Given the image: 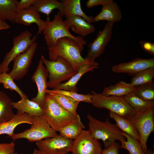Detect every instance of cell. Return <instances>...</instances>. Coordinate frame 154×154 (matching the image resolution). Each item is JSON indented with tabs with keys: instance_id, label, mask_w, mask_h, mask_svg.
I'll return each mask as SVG.
<instances>
[{
	"instance_id": "1",
	"label": "cell",
	"mask_w": 154,
	"mask_h": 154,
	"mask_svg": "<svg viewBox=\"0 0 154 154\" xmlns=\"http://www.w3.org/2000/svg\"><path fill=\"white\" fill-rule=\"evenodd\" d=\"M83 46L72 38L68 37L60 38L54 46L47 47L49 59L55 61L58 57H61L77 72L83 65L94 61H89L82 57L81 54Z\"/></svg>"
},
{
	"instance_id": "2",
	"label": "cell",
	"mask_w": 154,
	"mask_h": 154,
	"mask_svg": "<svg viewBox=\"0 0 154 154\" xmlns=\"http://www.w3.org/2000/svg\"><path fill=\"white\" fill-rule=\"evenodd\" d=\"M87 118L89 121V132L94 138L103 141L105 149L110 146L117 140L121 142V146L124 145L126 140L123 135V132L116 124L111 123L108 119L101 121L89 114Z\"/></svg>"
},
{
	"instance_id": "3",
	"label": "cell",
	"mask_w": 154,
	"mask_h": 154,
	"mask_svg": "<svg viewBox=\"0 0 154 154\" xmlns=\"http://www.w3.org/2000/svg\"><path fill=\"white\" fill-rule=\"evenodd\" d=\"M42 108L44 112V117L56 132L73 123L77 118V117L64 109L48 94L46 95Z\"/></svg>"
},
{
	"instance_id": "4",
	"label": "cell",
	"mask_w": 154,
	"mask_h": 154,
	"mask_svg": "<svg viewBox=\"0 0 154 154\" xmlns=\"http://www.w3.org/2000/svg\"><path fill=\"white\" fill-rule=\"evenodd\" d=\"M40 58L48 74V87L53 89L61 82L68 80L77 72L68 61L61 57H58L55 61L47 60L43 55Z\"/></svg>"
},
{
	"instance_id": "5",
	"label": "cell",
	"mask_w": 154,
	"mask_h": 154,
	"mask_svg": "<svg viewBox=\"0 0 154 154\" xmlns=\"http://www.w3.org/2000/svg\"><path fill=\"white\" fill-rule=\"evenodd\" d=\"M93 105L99 108H105L121 116L129 118L134 116L136 111L124 97L106 96L91 91Z\"/></svg>"
},
{
	"instance_id": "6",
	"label": "cell",
	"mask_w": 154,
	"mask_h": 154,
	"mask_svg": "<svg viewBox=\"0 0 154 154\" xmlns=\"http://www.w3.org/2000/svg\"><path fill=\"white\" fill-rule=\"evenodd\" d=\"M62 17L58 11L52 21L47 19L45 21L47 25L42 33L47 47L54 46L58 39L65 37L72 38L83 46L86 45V42L83 37H75L70 33L62 20Z\"/></svg>"
},
{
	"instance_id": "7",
	"label": "cell",
	"mask_w": 154,
	"mask_h": 154,
	"mask_svg": "<svg viewBox=\"0 0 154 154\" xmlns=\"http://www.w3.org/2000/svg\"><path fill=\"white\" fill-rule=\"evenodd\" d=\"M31 117L32 124L31 127L23 132L14 133L11 137L14 140L25 139L30 142H37L58 135L56 132L50 127L43 117Z\"/></svg>"
},
{
	"instance_id": "8",
	"label": "cell",
	"mask_w": 154,
	"mask_h": 154,
	"mask_svg": "<svg viewBox=\"0 0 154 154\" xmlns=\"http://www.w3.org/2000/svg\"><path fill=\"white\" fill-rule=\"evenodd\" d=\"M128 119L139 134V142L145 154L148 150L147 140L150 134L154 131V107L144 112H137Z\"/></svg>"
},
{
	"instance_id": "9",
	"label": "cell",
	"mask_w": 154,
	"mask_h": 154,
	"mask_svg": "<svg viewBox=\"0 0 154 154\" xmlns=\"http://www.w3.org/2000/svg\"><path fill=\"white\" fill-rule=\"evenodd\" d=\"M36 36L32 38V34L26 30L14 38L12 48L5 55L3 62L0 64L2 72H7L11 62L17 56L27 50L35 42Z\"/></svg>"
},
{
	"instance_id": "10",
	"label": "cell",
	"mask_w": 154,
	"mask_h": 154,
	"mask_svg": "<svg viewBox=\"0 0 154 154\" xmlns=\"http://www.w3.org/2000/svg\"><path fill=\"white\" fill-rule=\"evenodd\" d=\"M73 141L60 134L37 142L38 149L46 154H67L71 152Z\"/></svg>"
},
{
	"instance_id": "11",
	"label": "cell",
	"mask_w": 154,
	"mask_h": 154,
	"mask_svg": "<svg viewBox=\"0 0 154 154\" xmlns=\"http://www.w3.org/2000/svg\"><path fill=\"white\" fill-rule=\"evenodd\" d=\"M114 24V23L107 22L103 29L98 32L94 41L87 46L88 51L85 58L86 60L94 61L95 58L104 53L106 46L112 37Z\"/></svg>"
},
{
	"instance_id": "12",
	"label": "cell",
	"mask_w": 154,
	"mask_h": 154,
	"mask_svg": "<svg viewBox=\"0 0 154 154\" xmlns=\"http://www.w3.org/2000/svg\"><path fill=\"white\" fill-rule=\"evenodd\" d=\"M100 143L88 130H83L79 136L73 141L72 154H102Z\"/></svg>"
},
{
	"instance_id": "13",
	"label": "cell",
	"mask_w": 154,
	"mask_h": 154,
	"mask_svg": "<svg viewBox=\"0 0 154 154\" xmlns=\"http://www.w3.org/2000/svg\"><path fill=\"white\" fill-rule=\"evenodd\" d=\"M37 45V42H34L27 50L13 60V68L9 74L13 80L20 79L27 74L32 63Z\"/></svg>"
},
{
	"instance_id": "14",
	"label": "cell",
	"mask_w": 154,
	"mask_h": 154,
	"mask_svg": "<svg viewBox=\"0 0 154 154\" xmlns=\"http://www.w3.org/2000/svg\"><path fill=\"white\" fill-rule=\"evenodd\" d=\"M48 76V71L40 58L37 69L31 77L32 80L37 85V94L36 96L31 100L38 104L42 108L46 94V91L48 89L47 78Z\"/></svg>"
},
{
	"instance_id": "15",
	"label": "cell",
	"mask_w": 154,
	"mask_h": 154,
	"mask_svg": "<svg viewBox=\"0 0 154 154\" xmlns=\"http://www.w3.org/2000/svg\"><path fill=\"white\" fill-rule=\"evenodd\" d=\"M154 67V58L143 59L134 58L128 62L120 63L113 66V72L117 73H126L133 76L145 69Z\"/></svg>"
},
{
	"instance_id": "16",
	"label": "cell",
	"mask_w": 154,
	"mask_h": 154,
	"mask_svg": "<svg viewBox=\"0 0 154 154\" xmlns=\"http://www.w3.org/2000/svg\"><path fill=\"white\" fill-rule=\"evenodd\" d=\"M15 23L26 26H29L33 23L36 24L38 27L37 35L41 34L47 25L46 21L41 18L39 13L32 5L25 9L17 11Z\"/></svg>"
},
{
	"instance_id": "17",
	"label": "cell",
	"mask_w": 154,
	"mask_h": 154,
	"mask_svg": "<svg viewBox=\"0 0 154 154\" xmlns=\"http://www.w3.org/2000/svg\"><path fill=\"white\" fill-rule=\"evenodd\" d=\"M67 28L83 37L94 32V25L89 23L82 17L77 15L70 16L64 21Z\"/></svg>"
},
{
	"instance_id": "18",
	"label": "cell",
	"mask_w": 154,
	"mask_h": 154,
	"mask_svg": "<svg viewBox=\"0 0 154 154\" xmlns=\"http://www.w3.org/2000/svg\"><path fill=\"white\" fill-rule=\"evenodd\" d=\"M99 66L98 63L95 61L83 65L80 68L77 72L68 81L61 83L54 89L62 90L77 92L78 89L76 85L82 75L89 71H92L94 69L98 68Z\"/></svg>"
},
{
	"instance_id": "19",
	"label": "cell",
	"mask_w": 154,
	"mask_h": 154,
	"mask_svg": "<svg viewBox=\"0 0 154 154\" xmlns=\"http://www.w3.org/2000/svg\"><path fill=\"white\" fill-rule=\"evenodd\" d=\"M122 18V13L117 3L114 1L102 6L101 12L93 19V22L101 21L114 23L120 21Z\"/></svg>"
},
{
	"instance_id": "20",
	"label": "cell",
	"mask_w": 154,
	"mask_h": 154,
	"mask_svg": "<svg viewBox=\"0 0 154 154\" xmlns=\"http://www.w3.org/2000/svg\"><path fill=\"white\" fill-rule=\"evenodd\" d=\"M23 123L31 125V116L26 113L17 114L10 120L0 123V135L6 134L11 137L15 128Z\"/></svg>"
},
{
	"instance_id": "21",
	"label": "cell",
	"mask_w": 154,
	"mask_h": 154,
	"mask_svg": "<svg viewBox=\"0 0 154 154\" xmlns=\"http://www.w3.org/2000/svg\"><path fill=\"white\" fill-rule=\"evenodd\" d=\"M12 107L17 110V114L26 113L31 116H44L42 108L37 103L29 100L27 96L17 102H13Z\"/></svg>"
},
{
	"instance_id": "22",
	"label": "cell",
	"mask_w": 154,
	"mask_h": 154,
	"mask_svg": "<svg viewBox=\"0 0 154 154\" xmlns=\"http://www.w3.org/2000/svg\"><path fill=\"white\" fill-rule=\"evenodd\" d=\"M64 6L63 15L66 18L73 15L80 16L89 23H93L94 17L88 16L83 11L81 6L80 0H62Z\"/></svg>"
},
{
	"instance_id": "23",
	"label": "cell",
	"mask_w": 154,
	"mask_h": 154,
	"mask_svg": "<svg viewBox=\"0 0 154 154\" xmlns=\"http://www.w3.org/2000/svg\"><path fill=\"white\" fill-rule=\"evenodd\" d=\"M136 87L130 83L120 81L114 85H110L105 88L101 94L106 96H112L124 97L134 92Z\"/></svg>"
},
{
	"instance_id": "24",
	"label": "cell",
	"mask_w": 154,
	"mask_h": 154,
	"mask_svg": "<svg viewBox=\"0 0 154 154\" xmlns=\"http://www.w3.org/2000/svg\"><path fill=\"white\" fill-rule=\"evenodd\" d=\"M32 5L39 13L45 14L49 20V15L55 9H58L63 15L64 6L63 4L57 0H35Z\"/></svg>"
},
{
	"instance_id": "25",
	"label": "cell",
	"mask_w": 154,
	"mask_h": 154,
	"mask_svg": "<svg viewBox=\"0 0 154 154\" xmlns=\"http://www.w3.org/2000/svg\"><path fill=\"white\" fill-rule=\"evenodd\" d=\"M109 115L116 121V125L123 132L140 141L139 134L129 119L114 113L110 112Z\"/></svg>"
},
{
	"instance_id": "26",
	"label": "cell",
	"mask_w": 154,
	"mask_h": 154,
	"mask_svg": "<svg viewBox=\"0 0 154 154\" xmlns=\"http://www.w3.org/2000/svg\"><path fill=\"white\" fill-rule=\"evenodd\" d=\"M85 128L78 115L75 121L63 127L58 131L60 135L72 140H75L79 136Z\"/></svg>"
},
{
	"instance_id": "27",
	"label": "cell",
	"mask_w": 154,
	"mask_h": 154,
	"mask_svg": "<svg viewBox=\"0 0 154 154\" xmlns=\"http://www.w3.org/2000/svg\"><path fill=\"white\" fill-rule=\"evenodd\" d=\"M12 102L6 93L0 91V123L10 120L15 115L13 111Z\"/></svg>"
},
{
	"instance_id": "28",
	"label": "cell",
	"mask_w": 154,
	"mask_h": 154,
	"mask_svg": "<svg viewBox=\"0 0 154 154\" xmlns=\"http://www.w3.org/2000/svg\"><path fill=\"white\" fill-rule=\"evenodd\" d=\"M18 1L16 0H0V19L15 23Z\"/></svg>"
},
{
	"instance_id": "29",
	"label": "cell",
	"mask_w": 154,
	"mask_h": 154,
	"mask_svg": "<svg viewBox=\"0 0 154 154\" xmlns=\"http://www.w3.org/2000/svg\"><path fill=\"white\" fill-rule=\"evenodd\" d=\"M64 109L77 117L76 111L79 102L64 95L52 92H46Z\"/></svg>"
},
{
	"instance_id": "30",
	"label": "cell",
	"mask_w": 154,
	"mask_h": 154,
	"mask_svg": "<svg viewBox=\"0 0 154 154\" xmlns=\"http://www.w3.org/2000/svg\"><path fill=\"white\" fill-rule=\"evenodd\" d=\"M124 98L137 112H144L150 108L154 107V101L144 100L138 97L135 92Z\"/></svg>"
},
{
	"instance_id": "31",
	"label": "cell",
	"mask_w": 154,
	"mask_h": 154,
	"mask_svg": "<svg viewBox=\"0 0 154 154\" xmlns=\"http://www.w3.org/2000/svg\"><path fill=\"white\" fill-rule=\"evenodd\" d=\"M154 67L145 69L133 76L130 83L137 87L153 82Z\"/></svg>"
},
{
	"instance_id": "32",
	"label": "cell",
	"mask_w": 154,
	"mask_h": 154,
	"mask_svg": "<svg viewBox=\"0 0 154 154\" xmlns=\"http://www.w3.org/2000/svg\"><path fill=\"white\" fill-rule=\"evenodd\" d=\"M46 92H50L62 94L79 102H83L92 104V95L88 94H78L75 92L62 90H47Z\"/></svg>"
},
{
	"instance_id": "33",
	"label": "cell",
	"mask_w": 154,
	"mask_h": 154,
	"mask_svg": "<svg viewBox=\"0 0 154 154\" xmlns=\"http://www.w3.org/2000/svg\"><path fill=\"white\" fill-rule=\"evenodd\" d=\"M123 135L126 140L121 148L127 150L129 154H145L139 141L125 133L123 132Z\"/></svg>"
},
{
	"instance_id": "34",
	"label": "cell",
	"mask_w": 154,
	"mask_h": 154,
	"mask_svg": "<svg viewBox=\"0 0 154 154\" xmlns=\"http://www.w3.org/2000/svg\"><path fill=\"white\" fill-rule=\"evenodd\" d=\"M137 95L146 101H154V82L136 87Z\"/></svg>"
},
{
	"instance_id": "35",
	"label": "cell",
	"mask_w": 154,
	"mask_h": 154,
	"mask_svg": "<svg viewBox=\"0 0 154 154\" xmlns=\"http://www.w3.org/2000/svg\"><path fill=\"white\" fill-rule=\"evenodd\" d=\"M0 83L2 84L5 88L17 92L21 99L27 96L13 81V80L7 72H3L0 74Z\"/></svg>"
},
{
	"instance_id": "36",
	"label": "cell",
	"mask_w": 154,
	"mask_h": 154,
	"mask_svg": "<svg viewBox=\"0 0 154 154\" xmlns=\"http://www.w3.org/2000/svg\"><path fill=\"white\" fill-rule=\"evenodd\" d=\"M15 147L13 141L10 143H0V154H13L15 152Z\"/></svg>"
},
{
	"instance_id": "37",
	"label": "cell",
	"mask_w": 154,
	"mask_h": 154,
	"mask_svg": "<svg viewBox=\"0 0 154 154\" xmlns=\"http://www.w3.org/2000/svg\"><path fill=\"white\" fill-rule=\"evenodd\" d=\"M142 49L147 53L154 56V43L149 41L141 40L139 42Z\"/></svg>"
},
{
	"instance_id": "38",
	"label": "cell",
	"mask_w": 154,
	"mask_h": 154,
	"mask_svg": "<svg viewBox=\"0 0 154 154\" xmlns=\"http://www.w3.org/2000/svg\"><path fill=\"white\" fill-rule=\"evenodd\" d=\"M121 146L117 142H115L110 146L103 150L102 154H119Z\"/></svg>"
},
{
	"instance_id": "39",
	"label": "cell",
	"mask_w": 154,
	"mask_h": 154,
	"mask_svg": "<svg viewBox=\"0 0 154 154\" xmlns=\"http://www.w3.org/2000/svg\"><path fill=\"white\" fill-rule=\"evenodd\" d=\"M114 1L113 0H89L86 3V6L88 8L99 5L102 6Z\"/></svg>"
},
{
	"instance_id": "40",
	"label": "cell",
	"mask_w": 154,
	"mask_h": 154,
	"mask_svg": "<svg viewBox=\"0 0 154 154\" xmlns=\"http://www.w3.org/2000/svg\"><path fill=\"white\" fill-rule=\"evenodd\" d=\"M35 0H21L18 1L16 7L17 11L23 10L32 5Z\"/></svg>"
},
{
	"instance_id": "41",
	"label": "cell",
	"mask_w": 154,
	"mask_h": 154,
	"mask_svg": "<svg viewBox=\"0 0 154 154\" xmlns=\"http://www.w3.org/2000/svg\"><path fill=\"white\" fill-rule=\"evenodd\" d=\"M10 26L5 21L0 19V31L9 29Z\"/></svg>"
},
{
	"instance_id": "42",
	"label": "cell",
	"mask_w": 154,
	"mask_h": 154,
	"mask_svg": "<svg viewBox=\"0 0 154 154\" xmlns=\"http://www.w3.org/2000/svg\"><path fill=\"white\" fill-rule=\"evenodd\" d=\"M32 154H46L42 152L38 149H35L33 151Z\"/></svg>"
},
{
	"instance_id": "43",
	"label": "cell",
	"mask_w": 154,
	"mask_h": 154,
	"mask_svg": "<svg viewBox=\"0 0 154 154\" xmlns=\"http://www.w3.org/2000/svg\"><path fill=\"white\" fill-rule=\"evenodd\" d=\"M145 154H154V151H153L151 149H150L149 150H147Z\"/></svg>"
},
{
	"instance_id": "44",
	"label": "cell",
	"mask_w": 154,
	"mask_h": 154,
	"mask_svg": "<svg viewBox=\"0 0 154 154\" xmlns=\"http://www.w3.org/2000/svg\"><path fill=\"white\" fill-rule=\"evenodd\" d=\"M13 154H19L17 152H14L13 153ZM21 154H23L22 153H21Z\"/></svg>"
},
{
	"instance_id": "45",
	"label": "cell",
	"mask_w": 154,
	"mask_h": 154,
	"mask_svg": "<svg viewBox=\"0 0 154 154\" xmlns=\"http://www.w3.org/2000/svg\"><path fill=\"white\" fill-rule=\"evenodd\" d=\"M2 73L1 70V66L0 65V74H1Z\"/></svg>"
}]
</instances>
